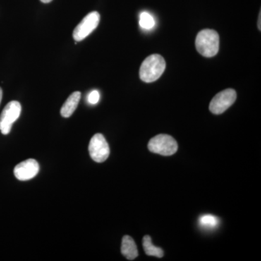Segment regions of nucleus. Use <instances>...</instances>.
Here are the masks:
<instances>
[{
  "mask_svg": "<svg viewBox=\"0 0 261 261\" xmlns=\"http://www.w3.org/2000/svg\"><path fill=\"white\" fill-rule=\"evenodd\" d=\"M166 66V61L162 56L158 54L151 55L141 65V80L146 83L155 82L162 75Z\"/></svg>",
  "mask_w": 261,
  "mask_h": 261,
  "instance_id": "nucleus-1",
  "label": "nucleus"
},
{
  "mask_svg": "<svg viewBox=\"0 0 261 261\" xmlns=\"http://www.w3.org/2000/svg\"><path fill=\"white\" fill-rule=\"evenodd\" d=\"M195 45L197 50L202 56L214 57L219 50V34L212 29H204L197 34Z\"/></svg>",
  "mask_w": 261,
  "mask_h": 261,
  "instance_id": "nucleus-2",
  "label": "nucleus"
},
{
  "mask_svg": "<svg viewBox=\"0 0 261 261\" xmlns=\"http://www.w3.org/2000/svg\"><path fill=\"white\" fill-rule=\"evenodd\" d=\"M148 149L153 153L170 156L178 150V144L171 136L159 135L149 140Z\"/></svg>",
  "mask_w": 261,
  "mask_h": 261,
  "instance_id": "nucleus-3",
  "label": "nucleus"
},
{
  "mask_svg": "<svg viewBox=\"0 0 261 261\" xmlns=\"http://www.w3.org/2000/svg\"><path fill=\"white\" fill-rule=\"evenodd\" d=\"M21 113V105L18 101H11L5 106L0 116V132L8 135L13 123L18 119Z\"/></svg>",
  "mask_w": 261,
  "mask_h": 261,
  "instance_id": "nucleus-4",
  "label": "nucleus"
},
{
  "mask_svg": "<svg viewBox=\"0 0 261 261\" xmlns=\"http://www.w3.org/2000/svg\"><path fill=\"white\" fill-rule=\"evenodd\" d=\"M90 157L97 163H103L110 155L109 145L102 134H96L91 139L89 145Z\"/></svg>",
  "mask_w": 261,
  "mask_h": 261,
  "instance_id": "nucleus-5",
  "label": "nucleus"
},
{
  "mask_svg": "<svg viewBox=\"0 0 261 261\" xmlns=\"http://www.w3.org/2000/svg\"><path fill=\"white\" fill-rule=\"evenodd\" d=\"M99 20L100 15L97 12H92L86 15L73 31V37L75 42H80L88 37L89 34L97 28Z\"/></svg>",
  "mask_w": 261,
  "mask_h": 261,
  "instance_id": "nucleus-6",
  "label": "nucleus"
},
{
  "mask_svg": "<svg viewBox=\"0 0 261 261\" xmlns=\"http://www.w3.org/2000/svg\"><path fill=\"white\" fill-rule=\"evenodd\" d=\"M236 99L237 93L233 89H225L213 98L209 109L214 114H221L232 106Z\"/></svg>",
  "mask_w": 261,
  "mask_h": 261,
  "instance_id": "nucleus-7",
  "label": "nucleus"
},
{
  "mask_svg": "<svg viewBox=\"0 0 261 261\" xmlns=\"http://www.w3.org/2000/svg\"><path fill=\"white\" fill-rule=\"evenodd\" d=\"M39 171V165L34 159H28L15 166L14 174L20 181H29L35 177Z\"/></svg>",
  "mask_w": 261,
  "mask_h": 261,
  "instance_id": "nucleus-8",
  "label": "nucleus"
},
{
  "mask_svg": "<svg viewBox=\"0 0 261 261\" xmlns=\"http://www.w3.org/2000/svg\"><path fill=\"white\" fill-rule=\"evenodd\" d=\"M121 253L129 260H135L138 256V250L135 240L128 235H125L122 239Z\"/></svg>",
  "mask_w": 261,
  "mask_h": 261,
  "instance_id": "nucleus-9",
  "label": "nucleus"
},
{
  "mask_svg": "<svg viewBox=\"0 0 261 261\" xmlns=\"http://www.w3.org/2000/svg\"><path fill=\"white\" fill-rule=\"evenodd\" d=\"M81 96H82V94L80 92H75L70 94L63 104V107L61 108V114L62 116L64 118H69L73 115L78 107Z\"/></svg>",
  "mask_w": 261,
  "mask_h": 261,
  "instance_id": "nucleus-10",
  "label": "nucleus"
},
{
  "mask_svg": "<svg viewBox=\"0 0 261 261\" xmlns=\"http://www.w3.org/2000/svg\"><path fill=\"white\" fill-rule=\"evenodd\" d=\"M142 244H143L145 253L149 256H154L161 258L164 255V252H163L162 249L152 245V240H151L149 235H146L144 237Z\"/></svg>",
  "mask_w": 261,
  "mask_h": 261,
  "instance_id": "nucleus-11",
  "label": "nucleus"
},
{
  "mask_svg": "<svg viewBox=\"0 0 261 261\" xmlns=\"http://www.w3.org/2000/svg\"><path fill=\"white\" fill-rule=\"evenodd\" d=\"M140 25L145 30H151L155 25V20L148 12H142L140 16Z\"/></svg>",
  "mask_w": 261,
  "mask_h": 261,
  "instance_id": "nucleus-12",
  "label": "nucleus"
},
{
  "mask_svg": "<svg viewBox=\"0 0 261 261\" xmlns=\"http://www.w3.org/2000/svg\"><path fill=\"white\" fill-rule=\"evenodd\" d=\"M200 226L207 228H214L219 225V220L213 215H204L199 220Z\"/></svg>",
  "mask_w": 261,
  "mask_h": 261,
  "instance_id": "nucleus-13",
  "label": "nucleus"
},
{
  "mask_svg": "<svg viewBox=\"0 0 261 261\" xmlns=\"http://www.w3.org/2000/svg\"><path fill=\"white\" fill-rule=\"evenodd\" d=\"M100 98V94L97 90H93L88 95V102L91 105L97 104Z\"/></svg>",
  "mask_w": 261,
  "mask_h": 261,
  "instance_id": "nucleus-14",
  "label": "nucleus"
},
{
  "mask_svg": "<svg viewBox=\"0 0 261 261\" xmlns=\"http://www.w3.org/2000/svg\"><path fill=\"white\" fill-rule=\"evenodd\" d=\"M2 99H3V90L0 88V103H1Z\"/></svg>",
  "mask_w": 261,
  "mask_h": 261,
  "instance_id": "nucleus-15",
  "label": "nucleus"
},
{
  "mask_svg": "<svg viewBox=\"0 0 261 261\" xmlns=\"http://www.w3.org/2000/svg\"><path fill=\"white\" fill-rule=\"evenodd\" d=\"M40 1L43 3H49L50 2L53 1V0H40Z\"/></svg>",
  "mask_w": 261,
  "mask_h": 261,
  "instance_id": "nucleus-16",
  "label": "nucleus"
},
{
  "mask_svg": "<svg viewBox=\"0 0 261 261\" xmlns=\"http://www.w3.org/2000/svg\"><path fill=\"white\" fill-rule=\"evenodd\" d=\"M260 14H259V25H258V28L259 29H260Z\"/></svg>",
  "mask_w": 261,
  "mask_h": 261,
  "instance_id": "nucleus-17",
  "label": "nucleus"
}]
</instances>
